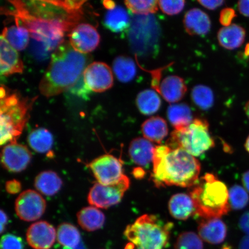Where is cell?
Returning <instances> with one entry per match:
<instances>
[{"label": "cell", "instance_id": "cell-1", "mask_svg": "<svg viewBox=\"0 0 249 249\" xmlns=\"http://www.w3.org/2000/svg\"><path fill=\"white\" fill-rule=\"evenodd\" d=\"M86 1H12L14 10L8 14L29 31L30 36L49 52L64 42L65 33L82 18Z\"/></svg>", "mask_w": 249, "mask_h": 249}, {"label": "cell", "instance_id": "cell-2", "mask_svg": "<svg viewBox=\"0 0 249 249\" xmlns=\"http://www.w3.org/2000/svg\"><path fill=\"white\" fill-rule=\"evenodd\" d=\"M152 182L158 188L176 186L187 188L199 180L201 165L197 159L180 148L167 145L155 147Z\"/></svg>", "mask_w": 249, "mask_h": 249}, {"label": "cell", "instance_id": "cell-3", "mask_svg": "<svg viewBox=\"0 0 249 249\" xmlns=\"http://www.w3.org/2000/svg\"><path fill=\"white\" fill-rule=\"evenodd\" d=\"M90 61L89 56L74 50L65 42L55 49L39 83L40 92L52 97L70 90L79 82Z\"/></svg>", "mask_w": 249, "mask_h": 249}, {"label": "cell", "instance_id": "cell-4", "mask_svg": "<svg viewBox=\"0 0 249 249\" xmlns=\"http://www.w3.org/2000/svg\"><path fill=\"white\" fill-rule=\"evenodd\" d=\"M190 196L194 202L196 213L203 219H220L230 211L229 191L225 183L213 174L207 173L201 177Z\"/></svg>", "mask_w": 249, "mask_h": 249}, {"label": "cell", "instance_id": "cell-5", "mask_svg": "<svg viewBox=\"0 0 249 249\" xmlns=\"http://www.w3.org/2000/svg\"><path fill=\"white\" fill-rule=\"evenodd\" d=\"M1 145L17 142L30 117V112L36 98L23 97L19 92L0 89Z\"/></svg>", "mask_w": 249, "mask_h": 249}, {"label": "cell", "instance_id": "cell-6", "mask_svg": "<svg viewBox=\"0 0 249 249\" xmlns=\"http://www.w3.org/2000/svg\"><path fill=\"white\" fill-rule=\"evenodd\" d=\"M173 226L157 215L145 214L127 226L124 234L133 249H163L169 244Z\"/></svg>", "mask_w": 249, "mask_h": 249}, {"label": "cell", "instance_id": "cell-7", "mask_svg": "<svg viewBox=\"0 0 249 249\" xmlns=\"http://www.w3.org/2000/svg\"><path fill=\"white\" fill-rule=\"evenodd\" d=\"M166 145L171 148H182L194 157H199L214 147V142L207 121L196 118L188 126L174 130Z\"/></svg>", "mask_w": 249, "mask_h": 249}, {"label": "cell", "instance_id": "cell-8", "mask_svg": "<svg viewBox=\"0 0 249 249\" xmlns=\"http://www.w3.org/2000/svg\"><path fill=\"white\" fill-rule=\"evenodd\" d=\"M130 186V180L124 175L113 184L104 185L96 183L90 190L88 196L89 204L97 208L107 209L119 203Z\"/></svg>", "mask_w": 249, "mask_h": 249}, {"label": "cell", "instance_id": "cell-9", "mask_svg": "<svg viewBox=\"0 0 249 249\" xmlns=\"http://www.w3.org/2000/svg\"><path fill=\"white\" fill-rule=\"evenodd\" d=\"M98 183L104 185L113 184L124 176L121 160L111 155H104L96 158L89 164Z\"/></svg>", "mask_w": 249, "mask_h": 249}, {"label": "cell", "instance_id": "cell-10", "mask_svg": "<svg viewBox=\"0 0 249 249\" xmlns=\"http://www.w3.org/2000/svg\"><path fill=\"white\" fill-rule=\"evenodd\" d=\"M46 207L45 199L33 190H27L21 193L15 202L18 216L26 222L39 219L45 213Z\"/></svg>", "mask_w": 249, "mask_h": 249}, {"label": "cell", "instance_id": "cell-11", "mask_svg": "<svg viewBox=\"0 0 249 249\" xmlns=\"http://www.w3.org/2000/svg\"><path fill=\"white\" fill-rule=\"evenodd\" d=\"M84 80L89 89L95 92H103L113 86L114 78L110 67L102 62H93L86 68Z\"/></svg>", "mask_w": 249, "mask_h": 249}, {"label": "cell", "instance_id": "cell-12", "mask_svg": "<svg viewBox=\"0 0 249 249\" xmlns=\"http://www.w3.org/2000/svg\"><path fill=\"white\" fill-rule=\"evenodd\" d=\"M71 47L80 53L87 54L97 48L101 37L95 28L89 24L77 25L69 34Z\"/></svg>", "mask_w": 249, "mask_h": 249}, {"label": "cell", "instance_id": "cell-13", "mask_svg": "<svg viewBox=\"0 0 249 249\" xmlns=\"http://www.w3.org/2000/svg\"><path fill=\"white\" fill-rule=\"evenodd\" d=\"M1 157V163L5 169L18 173L29 166L32 155L26 146L13 142L3 148Z\"/></svg>", "mask_w": 249, "mask_h": 249}, {"label": "cell", "instance_id": "cell-14", "mask_svg": "<svg viewBox=\"0 0 249 249\" xmlns=\"http://www.w3.org/2000/svg\"><path fill=\"white\" fill-rule=\"evenodd\" d=\"M26 238L28 244L34 249H50L54 244L56 231L51 224L40 221L29 227Z\"/></svg>", "mask_w": 249, "mask_h": 249}, {"label": "cell", "instance_id": "cell-15", "mask_svg": "<svg viewBox=\"0 0 249 249\" xmlns=\"http://www.w3.org/2000/svg\"><path fill=\"white\" fill-rule=\"evenodd\" d=\"M24 65L17 50L12 47L4 36L0 37V73L9 76L21 73Z\"/></svg>", "mask_w": 249, "mask_h": 249}, {"label": "cell", "instance_id": "cell-16", "mask_svg": "<svg viewBox=\"0 0 249 249\" xmlns=\"http://www.w3.org/2000/svg\"><path fill=\"white\" fill-rule=\"evenodd\" d=\"M199 236L202 240L210 244H222L227 236L226 224L219 218L203 219L198 227Z\"/></svg>", "mask_w": 249, "mask_h": 249}, {"label": "cell", "instance_id": "cell-17", "mask_svg": "<svg viewBox=\"0 0 249 249\" xmlns=\"http://www.w3.org/2000/svg\"><path fill=\"white\" fill-rule=\"evenodd\" d=\"M183 24L186 32L191 36L206 35L211 27L209 16L198 8H193L186 12Z\"/></svg>", "mask_w": 249, "mask_h": 249}, {"label": "cell", "instance_id": "cell-18", "mask_svg": "<svg viewBox=\"0 0 249 249\" xmlns=\"http://www.w3.org/2000/svg\"><path fill=\"white\" fill-rule=\"evenodd\" d=\"M155 147L144 138H136L130 142L129 154L134 163L140 166H148L154 160Z\"/></svg>", "mask_w": 249, "mask_h": 249}, {"label": "cell", "instance_id": "cell-19", "mask_svg": "<svg viewBox=\"0 0 249 249\" xmlns=\"http://www.w3.org/2000/svg\"><path fill=\"white\" fill-rule=\"evenodd\" d=\"M187 86L182 78L178 76H169L161 82L158 92L167 102L176 103L185 96Z\"/></svg>", "mask_w": 249, "mask_h": 249}, {"label": "cell", "instance_id": "cell-20", "mask_svg": "<svg viewBox=\"0 0 249 249\" xmlns=\"http://www.w3.org/2000/svg\"><path fill=\"white\" fill-rule=\"evenodd\" d=\"M171 215L176 219L185 220L196 213L194 201L191 196L178 194L171 197L169 202Z\"/></svg>", "mask_w": 249, "mask_h": 249}, {"label": "cell", "instance_id": "cell-21", "mask_svg": "<svg viewBox=\"0 0 249 249\" xmlns=\"http://www.w3.org/2000/svg\"><path fill=\"white\" fill-rule=\"evenodd\" d=\"M246 32L244 28L232 24L218 31L217 40L223 48L228 50L237 49L244 43Z\"/></svg>", "mask_w": 249, "mask_h": 249}, {"label": "cell", "instance_id": "cell-22", "mask_svg": "<svg viewBox=\"0 0 249 249\" xmlns=\"http://www.w3.org/2000/svg\"><path fill=\"white\" fill-rule=\"evenodd\" d=\"M142 130L146 139L159 144L169 133L166 121L159 116L152 117L146 120L142 124Z\"/></svg>", "mask_w": 249, "mask_h": 249}, {"label": "cell", "instance_id": "cell-23", "mask_svg": "<svg viewBox=\"0 0 249 249\" xmlns=\"http://www.w3.org/2000/svg\"><path fill=\"white\" fill-rule=\"evenodd\" d=\"M78 223L87 231H94L104 225L105 216L93 207L83 208L77 214Z\"/></svg>", "mask_w": 249, "mask_h": 249}, {"label": "cell", "instance_id": "cell-24", "mask_svg": "<svg viewBox=\"0 0 249 249\" xmlns=\"http://www.w3.org/2000/svg\"><path fill=\"white\" fill-rule=\"evenodd\" d=\"M104 26L113 33H122L128 29L130 26V18L128 13L121 6L106 14L104 20Z\"/></svg>", "mask_w": 249, "mask_h": 249}, {"label": "cell", "instance_id": "cell-25", "mask_svg": "<svg viewBox=\"0 0 249 249\" xmlns=\"http://www.w3.org/2000/svg\"><path fill=\"white\" fill-rule=\"evenodd\" d=\"M15 26L5 27L1 36H4L17 51H22L29 45L30 34L22 24L16 22Z\"/></svg>", "mask_w": 249, "mask_h": 249}, {"label": "cell", "instance_id": "cell-26", "mask_svg": "<svg viewBox=\"0 0 249 249\" xmlns=\"http://www.w3.org/2000/svg\"><path fill=\"white\" fill-rule=\"evenodd\" d=\"M62 181L57 173L52 171L40 173L36 177L35 187L42 194L51 196L57 194L61 188Z\"/></svg>", "mask_w": 249, "mask_h": 249}, {"label": "cell", "instance_id": "cell-27", "mask_svg": "<svg viewBox=\"0 0 249 249\" xmlns=\"http://www.w3.org/2000/svg\"><path fill=\"white\" fill-rule=\"evenodd\" d=\"M167 114L168 119L176 130L188 126L193 121L191 108L185 104L170 105Z\"/></svg>", "mask_w": 249, "mask_h": 249}, {"label": "cell", "instance_id": "cell-28", "mask_svg": "<svg viewBox=\"0 0 249 249\" xmlns=\"http://www.w3.org/2000/svg\"><path fill=\"white\" fill-rule=\"evenodd\" d=\"M136 102L139 111L145 116L157 113L161 104L158 93L154 90L149 89L140 92L137 96Z\"/></svg>", "mask_w": 249, "mask_h": 249}, {"label": "cell", "instance_id": "cell-29", "mask_svg": "<svg viewBox=\"0 0 249 249\" xmlns=\"http://www.w3.org/2000/svg\"><path fill=\"white\" fill-rule=\"evenodd\" d=\"M113 70L117 79L122 83L131 82L137 73L135 62L127 56L120 55L115 58Z\"/></svg>", "mask_w": 249, "mask_h": 249}, {"label": "cell", "instance_id": "cell-30", "mask_svg": "<svg viewBox=\"0 0 249 249\" xmlns=\"http://www.w3.org/2000/svg\"><path fill=\"white\" fill-rule=\"evenodd\" d=\"M28 142L34 151L39 153H45L52 147L53 137L52 134L44 128L33 130L28 137Z\"/></svg>", "mask_w": 249, "mask_h": 249}, {"label": "cell", "instance_id": "cell-31", "mask_svg": "<svg viewBox=\"0 0 249 249\" xmlns=\"http://www.w3.org/2000/svg\"><path fill=\"white\" fill-rule=\"evenodd\" d=\"M57 241L65 247L74 249L81 243V236L79 230L71 224L64 223L58 226Z\"/></svg>", "mask_w": 249, "mask_h": 249}, {"label": "cell", "instance_id": "cell-32", "mask_svg": "<svg viewBox=\"0 0 249 249\" xmlns=\"http://www.w3.org/2000/svg\"><path fill=\"white\" fill-rule=\"evenodd\" d=\"M192 99L196 106L203 110H207L213 105L214 95L213 91L207 86L197 85L193 89Z\"/></svg>", "mask_w": 249, "mask_h": 249}, {"label": "cell", "instance_id": "cell-33", "mask_svg": "<svg viewBox=\"0 0 249 249\" xmlns=\"http://www.w3.org/2000/svg\"><path fill=\"white\" fill-rule=\"evenodd\" d=\"M124 4L127 9L135 14H152L158 10V1L155 0H128L124 1Z\"/></svg>", "mask_w": 249, "mask_h": 249}, {"label": "cell", "instance_id": "cell-34", "mask_svg": "<svg viewBox=\"0 0 249 249\" xmlns=\"http://www.w3.org/2000/svg\"><path fill=\"white\" fill-rule=\"evenodd\" d=\"M230 207L235 210L244 209L249 202V196L246 190L242 186L235 185L229 191Z\"/></svg>", "mask_w": 249, "mask_h": 249}, {"label": "cell", "instance_id": "cell-35", "mask_svg": "<svg viewBox=\"0 0 249 249\" xmlns=\"http://www.w3.org/2000/svg\"><path fill=\"white\" fill-rule=\"evenodd\" d=\"M204 245L200 236L194 232H183L179 235L175 249H203Z\"/></svg>", "mask_w": 249, "mask_h": 249}, {"label": "cell", "instance_id": "cell-36", "mask_svg": "<svg viewBox=\"0 0 249 249\" xmlns=\"http://www.w3.org/2000/svg\"><path fill=\"white\" fill-rule=\"evenodd\" d=\"M185 1L182 0L177 1H158V5L163 13L168 15L178 14L184 8Z\"/></svg>", "mask_w": 249, "mask_h": 249}, {"label": "cell", "instance_id": "cell-37", "mask_svg": "<svg viewBox=\"0 0 249 249\" xmlns=\"http://www.w3.org/2000/svg\"><path fill=\"white\" fill-rule=\"evenodd\" d=\"M1 249H24L22 239L17 235L6 234L1 238Z\"/></svg>", "mask_w": 249, "mask_h": 249}, {"label": "cell", "instance_id": "cell-38", "mask_svg": "<svg viewBox=\"0 0 249 249\" xmlns=\"http://www.w3.org/2000/svg\"><path fill=\"white\" fill-rule=\"evenodd\" d=\"M70 90L71 93L84 99L88 98L89 93L91 91L86 85L85 80H84L83 75L79 80V82Z\"/></svg>", "mask_w": 249, "mask_h": 249}, {"label": "cell", "instance_id": "cell-39", "mask_svg": "<svg viewBox=\"0 0 249 249\" xmlns=\"http://www.w3.org/2000/svg\"><path fill=\"white\" fill-rule=\"evenodd\" d=\"M236 17L234 9L231 8L223 9L220 12L219 21L221 24L225 27L231 25L232 21Z\"/></svg>", "mask_w": 249, "mask_h": 249}, {"label": "cell", "instance_id": "cell-40", "mask_svg": "<svg viewBox=\"0 0 249 249\" xmlns=\"http://www.w3.org/2000/svg\"><path fill=\"white\" fill-rule=\"evenodd\" d=\"M31 51L36 58L45 59L48 57L49 52L48 50L41 43L36 41L31 43Z\"/></svg>", "mask_w": 249, "mask_h": 249}, {"label": "cell", "instance_id": "cell-41", "mask_svg": "<svg viewBox=\"0 0 249 249\" xmlns=\"http://www.w3.org/2000/svg\"><path fill=\"white\" fill-rule=\"evenodd\" d=\"M6 191L9 194H17L21 191V185L19 181L16 179L9 180L5 185Z\"/></svg>", "mask_w": 249, "mask_h": 249}, {"label": "cell", "instance_id": "cell-42", "mask_svg": "<svg viewBox=\"0 0 249 249\" xmlns=\"http://www.w3.org/2000/svg\"><path fill=\"white\" fill-rule=\"evenodd\" d=\"M239 225L242 231L246 234L249 235V211L241 216L239 220Z\"/></svg>", "mask_w": 249, "mask_h": 249}, {"label": "cell", "instance_id": "cell-43", "mask_svg": "<svg viewBox=\"0 0 249 249\" xmlns=\"http://www.w3.org/2000/svg\"><path fill=\"white\" fill-rule=\"evenodd\" d=\"M199 3L205 8H206L210 10H214V9L219 8L222 6L225 1H220V0H213V1H198Z\"/></svg>", "mask_w": 249, "mask_h": 249}, {"label": "cell", "instance_id": "cell-44", "mask_svg": "<svg viewBox=\"0 0 249 249\" xmlns=\"http://www.w3.org/2000/svg\"><path fill=\"white\" fill-rule=\"evenodd\" d=\"M239 11L245 17H249V1H240L238 2Z\"/></svg>", "mask_w": 249, "mask_h": 249}, {"label": "cell", "instance_id": "cell-45", "mask_svg": "<svg viewBox=\"0 0 249 249\" xmlns=\"http://www.w3.org/2000/svg\"><path fill=\"white\" fill-rule=\"evenodd\" d=\"M8 222V216L4 211H1V232H4L6 225Z\"/></svg>", "mask_w": 249, "mask_h": 249}, {"label": "cell", "instance_id": "cell-46", "mask_svg": "<svg viewBox=\"0 0 249 249\" xmlns=\"http://www.w3.org/2000/svg\"><path fill=\"white\" fill-rule=\"evenodd\" d=\"M238 249H249V235L245 236L241 239Z\"/></svg>", "mask_w": 249, "mask_h": 249}, {"label": "cell", "instance_id": "cell-47", "mask_svg": "<svg viewBox=\"0 0 249 249\" xmlns=\"http://www.w3.org/2000/svg\"><path fill=\"white\" fill-rule=\"evenodd\" d=\"M133 175L137 179H142L145 176L144 171L142 168L138 167L133 170Z\"/></svg>", "mask_w": 249, "mask_h": 249}, {"label": "cell", "instance_id": "cell-48", "mask_svg": "<svg viewBox=\"0 0 249 249\" xmlns=\"http://www.w3.org/2000/svg\"><path fill=\"white\" fill-rule=\"evenodd\" d=\"M242 182L244 183L246 189L249 192V170L246 171V172L243 174Z\"/></svg>", "mask_w": 249, "mask_h": 249}, {"label": "cell", "instance_id": "cell-49", "mask_svg": "<svg viewBox=\"0 0 249 249\" xmlns=\"http://www.w3.org/2000/svg\"><path fill=\"white\" fill-rule=\"evenodd\" d=\"M104 7L108 9V10H111L117 7L116 3L113 1H104L103 2Z\"/></svg>", "mask_w": 249, "mask_h": 249}, {"label": "cell", "instance_id": "cell-50", "mask_svg": "<svg viewBox=\"0 0 249 249\" xmlns=\"http://www.w3.org/2000/svg\"><path fill=\"white\" fill-rule=\"evenodd\" d=\"M245 111L246 114H247V116L248 117L249 119V101L245 105Z\"/></svg>", "mask_w": 249, "mask_h": 249}, {"label": "cell", "instance_id": "cell-51", "mask_svg": "<svg viewBox=\"0 0 249 249\" xmlns=\"http://www.w3.org/2000/svg\"><path fill=\"white\" fill-rule=\"evenodd\" d=\"M64 249H86L85 247H84V245H83L82 243L81 242L80 244L78 246V247L74 249H71L69 248L65 247Z\"/></svg>", "mask_w": 249, "mask_h": 249}, {"label": "cell", "instance_id": "cell-52", "mask_svg": "<svg viewBox=\"0 0 249 249\" xmlns=\"http://www.w3.org/2000/svg\"><path fill=\"white\" fill-rule=\"evenodd\" d=\"M245 147L249 153V135L247 139V141H246Z\"/></svg>", "mask_w": 249, "mask_h": 249}, {"label": "cell", "instance_id": "cell-53", "mask_svg": "<svg viewBox=\"0 0 249 249\" xmlns=\"http://www.w3.org/2000/svg\"><path fill=\"white\" fill-rule=\"evenodd\" d=\"M245 54L246 55L249 56V43L246 46Z\"/></svg>", "mask_w": 249, "mask_h": 249}, {"label": "cell", "instance_id": "cell-54", "mask_svg": "<svg viewBox=\"0 0 249 249\" xmlns=\"http://www.w3.org/2000/svg\"><path fill=\"white\" fill-rule=\"evenodd\" d=\"M223 249H230V248L229 247H225Z\"/></svg>", "mask_w": 249, "mask_h": 249}]
</instances>
